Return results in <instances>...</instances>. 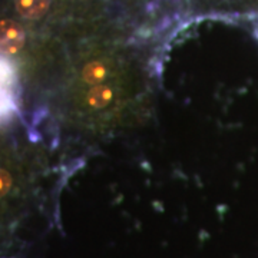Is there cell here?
Instances as JSON below:
<instances>
[{
  "label": "cell",
  "mask_w": 258,
  "mask_h": 258,
  "mask_svg": "<svg viewBox=\"0 0 258 258\" xmlns=\"http://www.w3.org/2000/svg\"><path fill=\"white\" fill-rule=\"evenodd\" d=\"M26 35L23 28L15 20H0V52L3 53H18L25 46Z\"/></svg>",
  "instance_id": "7a4b0ae2"
},
{
  "label": "cell",
  "mask_w": 258,
  "mask_h": 258,
  "mask_svg": "<svg viewBox=\"0 0 258 258\" xmlns=\"http://www.w3.org/2000/svg\"><path fill=\"white\" fill-rule=\"evenodd\" d=\"M78 122L92 135L137 123L148 108V85L138 62L115 49H92L75 72Z\"/></svg>",
  "instance_id": "6da1fadb"
},
{
  "label": "cell",
  "mask_w": 258,
  "mask_h": 258,
  "mask_svg": "<svg viewBox=\"0 0 258 258\" xmlns=\"http://www.w3.org/2000/svg\"><path fill=\"white\" fill-rule=\"evenodd\" d=\"M12 184H13V179L9 172L5 169H0V198L9 192Z\"/></svg>",
  "instance_id": "5b68a950"
},
{
  "label": "cell",
  "mask_w": 258,
  "mask_h": 258,
  "mask_svg": "<svg viewBox=\"0 0 258 258\" xmlns=\"http://www.w3.org/2000/svg\"><path fill=\"white\" fill-rule=\"evenodd\" d=\"M49 3V0H16V9L23 18L39 19L47 12Z\"/></svg>",
  "instance_id": "3957f363"
},
{
  "label": "cell",
  "mask_w": 258,
  "mask_h": 258,
  "mask_svg": "<svg viewBox=\"0 0 258 258\" xmlns=\"http://www.w3.org/2000/svg\"><path fill=\"white\" fill-rule=\"evenodd\" d=\"M12 78H13L12 66H10L8 60L0 57V89L8 86L12 82Z\"/></svg>",
  "instance_id": "277c9868"
}]
</instances>
